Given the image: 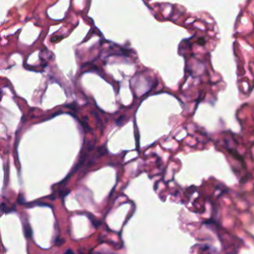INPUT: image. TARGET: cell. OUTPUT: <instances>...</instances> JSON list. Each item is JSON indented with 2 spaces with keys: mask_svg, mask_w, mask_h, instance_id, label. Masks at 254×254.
I'll return each instance as SVG.
<instances>
[{
  "mask_svg": "<svg viewBox=\"0 0 254 254\" xmlns=\"http://www.w3.org/2000/svg\"><path fill=\"white\" fill-rule=\"evenodd\" d=\"M24 230H25V236L27 238H30L31 237V235H32V230H31V227L28 224H26V225L24 226Z\"/></svg>",
  "mask_w": 254,
  "mask_h": 254,
  "instance_id": "1",
  "label": "cell"
},
{
  "mask_svg": "<svg viewBox=\"0 0 254 254\" xmlns=\"http://www.w3.org/2000/svg\"><path fill=\"white\" fill-rule=\"evenodd\" d=\"M64 254H74V253L71 250H67Z\"/></svg>",
  "mask_w": 254,
  "mask_h": 254,
  "instance_id": "2",
  "label": "cell"
}]
</instances>
